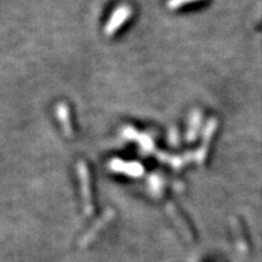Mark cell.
<instances>
[{"instance_id": "6da1fadb", "label": "cell", "mask_w": 262, "mask_h": 262, "mask_svg": "<svg viewBox=\"0 0 262 262\" xmlns=\"http://www.w3.org/2000/svg\"><path fill=\"white\" fill-rule=\"evenodd\" d=\"M77 171L79 175L80 181V189H81V196H83L85 211L88 214H91L94 210L93 202H91V188H90V178H89V170H88L86 165L84 162H80L77 165Z\"/></svg>"}, {"instance_id": "7a4b0ae2", "label": "cell", "mask_w": 262, "mask_h": 262, "mask_svg": "<svg viewBox=\"0 0 262 262\" xmlns=\"http://www.w3.org/2000/svg\"><path fill=\"white\" fill-rule=\"evenodd\" d=\"M130 14V8H127V6H122V8L118 9V11L114 12L112 18H111L110 24L106 26V29H104L106 34L112 35L114 32L118 31V28L126 21V18L129 17Z\"/></svg>"}, {"instance_id": "3957f363", "label": "cell", "mask_w": 262, "mask_h": 262, "mask_svg": "<svg viewBox=\"0 0 262 262\" xmlns=\"http://www.w3.org/2000/svg\"><path fill=\"white\" fill-rule=\"evenodd\" d=\"M56 114H57V119L60 120L62 129H63L64 134L67 136H71L73 130H72V125H71V119H70V108L67 107L66 103H60L56 106Z\"/></svg>"}, {"instance_id": "277c9868", "label": "cell", "mask_w": 262, "mask_h": 262, "mask_svg": "<svg viewBox=\"0 0 262 262\" xmlns=\"http://www.w3.org/2000/svg\"><path fill=\"white\" fill-rule=\"evenodd\" d=\"M111 168H112L114 171L129 173L131 176H140V173L142 172V168H141L139 164H125L122 162V160H113V162L111 163Z\"/></svg>"}, {"instance_id": "5b68a950", "label": "cell", "mask_w": 262, "mask_h": 262, "mask_svg": "<svg viewBox=\"0 0 262 262\" xmlns=\"http://www.w3.org/2000/svg\"><path fill=\"white\" fill-rule=\"evenodd\" d=\"M189 2H195V0H170L169 6L170 8H179V6L187 4Z\"/></svg>"}]
</instances>
